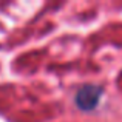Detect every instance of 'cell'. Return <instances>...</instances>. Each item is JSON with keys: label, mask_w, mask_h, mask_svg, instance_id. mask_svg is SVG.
<instances>
[{"label": "cell", "mask_w": 122, "mask_h": 122, "mask_svg": "<svg viewBox=\"0 0 122 122\" xmlns=\"http://www.w3.org/2000/svg\"><path fill=\"white\" fill-rule=\"evenodd\" d=\"M102 96V88L96 85H85L76 94V104L81 110L90 111L99 104V99Z\"/></svg>", "instance_id": "cell-1"}]
</instances>
